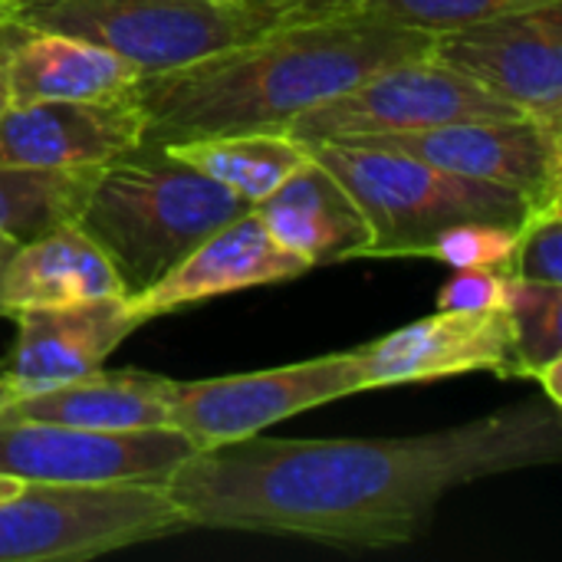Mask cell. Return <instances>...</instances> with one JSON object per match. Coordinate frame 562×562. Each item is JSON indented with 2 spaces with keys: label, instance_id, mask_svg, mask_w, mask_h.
<instances>
[{
  "label": "cell",
  "instance_id": "cell-1",
  "mask_svg": "<svg viewBox=\"0 0 562 562\" xmlns=\"http://www.w3.org/2000/svg\"><path fill=\"white\" fill-rule=\"evenodd\" d=\"M560 458L562 408L530 398L408 438L250 435L194 451L161 491L198 530L385 550L412 543L451 491Z\"/></svg>",
  "mask_w": 562,
  "mask_h": 562
},
{
  "label": "cell",
  "instance_id": "cell-2",
  "mask_svg": "<svg viewBox=\"0 0 562 562\" xmlns=\"http://www.w3.org/2000/svg\"><path fill=\"white\" fill-rule=\"evenodd\" d=\"M428 49L431 36L349 10L280 23L198 63L138 76L128 92L145 115V142L283 132L366 76Z\"/></svg>",
  "mask_w": 562,
  "mask_h": 562
},
{
  "label": "cell",
  "instance_id": "cell-3",
  "mask_svg": "<svg viewBox=\"0 0 562 562\" xmlns=\"http://www.w3.org/2000/svg\"><path fill=\"white\" fill-rule=\"evenodd\" d=\"M244 211L247 201L161 142H138L95 168L72 224L109 257L125 293L138 296Z\"/></svg>",
  "mask_w": 562,
  "mask_h": 562
},
{
  "label": "cell",
  "instance_id": "cell-4",
  "mask_svg": "<svg viewBox=\"0 0 562 562\" xmlns=\"http://www.w3.org/2000/svg\"><path fill=\"white\" fill-rule=\"evenodd\" d=\"M306 148L366 214L372 234L366 257H425L448 227H524L530 217V204L517 191L461 178L392 148L349 142H316Z\"/></svg>",
  "mask_w": 562,
  "mask_h": 562
},
{
  "label": "cell",
  "instance_id": "cell-5",
  "mask_svg": "<svg viewBox=\"0 0 562 562\" xmlns=\"http://www.w3.org/2000/svg\"><path fill=\"white\" fill-rule=\"evenodd\" d=\"M0 23L86 40L151 76L240 46L283 20L247 0H7Z\"/></svg>",
  "mask_w": 562,
  "mask_h": 562
},
{
  "label": "cell",
  "instance_id": "cell-6",
  "mask_svg": "<svg viewBox=\"0 0 562 562\" xmlns=\"http://www.w3.org/2000/svg\"><path fill=\"white\" fill-rule=\"evenodd\" d=\"M188 530L161 487L20 484L0 497V562L95 560Z\"/></svg>",
  "mask_w": 562,
  "mask_h": 562
},
{
  "label": "cell",
  "instance_id": "cell-7",
  "mask_svg": "<svg viewBox=\"0 0 562 562\" xmlns=\"http://www.w3.org/2000/svg\"><path fill=\"white\" fill-rule=\"evenodd\" d=\"M520 115L514 105L491 95L474 79L418 56L392 63L352 89L326 99L323 105L293 119L283 132L303 145L316 142H369L385 135H405L468 119H510Z\"/></svg>",
  "mask_w": 562,
  "mask_h": 562
},
{
  "label": "cell",
  "instance_id": "cell-8",
  "mask_svg": "<svg viewBox=\"0 0 562 562\" xmlns=\"http://www.w3.org/2000/svg\"><path fill=\"white\" fill-rule=\"evenodd\" d=\"M356 392H362L356 349L247 375L198 382L171 379L168 425L181 431L194 451H204L260 435L300 412Z\"/></svg>",
  "mask_w": 562,
  "mask_h": 562
},
{
  "label": "cell",
  "instance_id": "cell-9",
  "mask_svg": "<svg viewBox=\"0 0 562 562\" xmlns=\"http://www.w3.org/2000/svg\"><path fill=\"white\" fill-rule=\"evenodd\" d=\"M194 445L175 428L86 431L53 422L0 418V477L20 484L165 487Z\"/></svg>",
  "mask_w": 562,
  "mask_h": 562
},
{
  "label": "cell",
  "instance_id": "cell-10",
  "mask_svg": "<svg viewBox=\"0 0 562 562\" xmlns=\"http://www.w3.org/2000/svg\"><path fill=\"white\" fill-rule=\"evenodd\" d=\"M428 56L562 132V0L438 33Z\"/></svg>",
  "mask_w": 562,
  "mask_h": 562
},
{
  "label": "cell",
  "instance_id": "cell-11",
  "mask_svg": "<svg viewBox=\"0 0 562 562\" xmlns=\"http://www.w3.org/2000/svg\"><path fill=\"white\" fill-rule=\"evenodd\" d=\"M349 145L392 148L461 178L517 191L530 211L562 204V132L530 115L468 119Z\"/></svg>",
  "mask_w": 562,
  "mask_h": 562
},
{
  "label": "cell",
  "instance_id": "cell-12",
  "mask_svg": "<svg viewBox=\"0 0 562 562\" xmlns=\"http://www.w3.org/2000/svg\"><path fill=\"white\" fill-rule=\"evenodd\" d=\"M356 362L362 392L438 382L468 372L520 379L514 329L504 306L481 313L438 310L435 316H425L369 346H359Z\"/></svg>",
  "mask_w": 562,
  "mask_h": 562
},
{
  "label": "cell",
  "instance_id": "cell-13",
  "mask_svg": "<svg viewBox=\"0 0 562 562\" xmlns=\"http://www.w3.org/2000/svg\"><path fill=\"white\" fill-rule=\"evenodd\" d=\"M138 142H145V115L132 92L115 99L13 102L0 115V165L10 168H102Z\"/></svg>",
  "mask_w": 562,
  "mask_h": 562
},
{
  "label": "cell",
  "instance_id": "cell-14",
  "mask_svg": "<svg viewBox=\"0 0 562 562\" xmlns=\"http://www.w3.org/2000/svg\"><path fill=\"white\" fill-rule=\"evenodd\" d=\"M16 342L0 362V398L33 395L82 379L109 359L138 326L128 296L13 313Z\"/></svg>",
  "mask_w": 562,
  "mask_h": 562
},
{
  "label": "cell",
  "instance_id": "cell-15",
  "mask_svg": "<svg viewBox=\"0 0 562 562\" xmlns=\"http://www.w3.org/2000/svg\"><path fill=\"white\" fill-rule=\"evenodd\" d=\"M310 270L313 267L303 257L290 254L283 244L273 240V234L260 224L254 211H244L240 217L227 221L211 237H204L158 283H151L148 290L128 300L135 316L148 323L181 306H194L250 286L296 280Z\"/></svg>",
  "mask_w": 562,
  "mask_h": 562
},
{
  "label": "cell",
  "instance_id": "cell-16",
  "mask_svg": "<svg viewBox=\"0 0 562 562\" xmlns=\"http://www.w3.org/2000/svg\"><path fill=\"white\" fill-rule=\"evenodd\" d=\"M0 72L13 102L115 99L138 82V69L86 40L0 23Z\"/></svg>",
  "mask_w": 562,
  "mask_h": 562
},
{
  "label": "cell",
  "instance_id": "cell-17",
  "mask_svg": "<svg viewBox=\"0 0 562 562\" xmlns=\"http://www.w3.org/2000/svg\"><path fill=\"white\" fill-rule=\"evenodd\" d=\"M260 224L310 267L366 257L369 221L349 191L316 158L296 168L277 191L250 204Z\"/></svg>",
  "mask_w": 562,
  "mask_h": 562
},
{
  "label": "cell",
  "instance_id": "cell-18",
  "mask_svg": "<svg viewBox=\"0 0 562 562\" xmlns=\"http://www.w3.org/2000/svg\"><path fill=\"white\" fill-rule=\"evenodd\" d=\"M171 379L138 369H95L82 379L0 398V418L53 422L86 431H148L168 425Z\"/></svg>",
  "mask_w": 562,
  "mask_h": 562
},
{
  "label": "cell",
  "instance_id": "cell-19",
  "mask_svg": "<svg viewBox=\"0 0 562 562\" xmlns=\"http://www.w3.org/2000/svg\"><path fill=\"white\" fill-rule=\"evenodd\" d=\"M102 296H128L109 257L72 224H56L16 244L0 290V313L33 306H66Z\"/></svg>",
  "mask_w": 562,
  "mask_h": 562
},
{
  "label": "cell",
  "instance_id": "cell-20",
  "mask_svg": "<svg viewBox=\"0 0 562 562\" xmlns=\"http://www.w3.org/2000/svg\"><path fill=\"white\" fill-rule=\"evenodd\" d=\"M165 148L247 204H257L260 198L277 191L296 168L310 161V148L286 132L211 135L171 142Z\"/></svg>",
  "mask_w": 562,
  "mask_h": 562
},
{
  "label": "cell",
  "instance_id": "cell-21",
  "mask_svg": "<svg viewBox=\"0 0 562 562\" xmlns=\"http://www.w3.org/2000/svg\"><path fill=\"white\" fill-rule=\"evenodd\" d=\"M504 310L514 329L520 379L543 385L547 398L562 408V286L507 277Z\"/></svg>",
  "mask_w": 562,
  "mask_h": 562
},
{
  "label": "cell",
  "instance_id": "cell-22",
  "mask_svg": "<svg viewBox=\"0 0 562 562\" xmlns=\"http://www.w3.org/2000/svg\"><path fill=\"white\" fill-rule=\"evenodd\" d=\"M95 168L86 171H40L0 165V237L16 244L43 231L76 221Z\"/></svg>",
  "mask_w": 562,
  "mask_h": 562
},
{
  "label": "cell",
  "instance_id": "cell-23",
  "mask_svg": "<svg viewBox=\"0 0 562 562\" xmlns=\"http://www.w3.org/2000/svg\"><path fill=\"white\" fill-rule=\"evenodd\" d=\"M543 3H557V0H359L356 10L392 26L438 36L497 13H514Z\"/></svg>",
  "mask_w": 562,
  "mask_h": 562
},
{
  "label": "cell",
  "instance_id": "cell-24",
  "mask_svg": "<svg viewBox=\"0 0 562 562\" xmlns=\"http://www.w3.org/2000/svg\"><path fill=\"white\" fill-rule=\"evenodd\" d=\"M520 227L501 224H458L435 237L425 257H435L454 270H497L510 277Z\"/></svg>",
  "mask_w": 562,
  "mask_h": 562
},
{
  "label": "cell",
  "instance_id": "cell-25",
  "mask_svg": "<svg viewBox=\"0 0 562 562\" xmlns=\"http://www.w3.org/2000/svg\"><path fill=\"white\" fill-rule=\"evenodd\" d=\"M510 277L562 286V204L530 211L517 234Z\"/></svg>",
  "mask_w": 562,
  "mask_h": 562
},
{
  "label": "cell",
  "instance_id": "cell-26",
  "mask_svg": "<svg viewBox=\"0 0 562 562\" xmlns=\"http://www.w3.org/2000/svg\"><path fill=\"white\" fill-rule=\"evenodd\" d=\"M507 277L497 270H458L438 293V310L481 313L504 306Z\"/></svg>",
  "mask_w": 562,
  "mask_h": 562
},
{
  "label": "cell",
  "instance_id": "cell-27",
  "mask_svg": "<svg viewBox=\"0 0 562 562\" xmlns=\"http://www.w3.org/2000/svg\"><path fill=\"white\" fill-rule=\"evenodd\" d=\"M247 3L280 16L283 23H293V20H319V16L349 13L356 10L359 0H247Z\"/></svg>",
  "mask_w": 562,
  "mask_h": 562
},
{
  "label": "cell",
  "instance_id": "cell-28",
  "mask_svg": "<svg viewBox=\"0 0 562 562\" xmlns=\"http://www.w3.org/2000/svg\"><path fill=\"white\" fill-rule=\"evenodd\" d=\"M13 250H16V240L0 237V290H3V273H7V263H10ZM0 316H3V313H0Z\"/></svg>",
  "mask_w": 562,
  "mask_h": 562
},
{
  "label": "cell",
  "instance_id": "cell-29",
  "mask_svg": "<svg viewBox=\"0 0 562 562\" xmlns=\"http://www.w3.org/2000/svg\"><path fill=\"white\" fill-rule=\"evenodd\" d=\"M20 491V481H10V477H0V497H10Z\"/></svg>",
  "mask_w": 562,
  "mask_h": 562
},
{
  "label": "cell",
  "instance_id": "cell-30",
  "mask_svg": "<svg viewBox=\"0 0 562 562\" xmlns=\"http://www.w3.org/2000/svg\"><path fill=\"white\" fill-rule=\"evenodd\" d=\"M7 105H10V89H7V82H3V72H0V115L7 112Z\"/></svg>",
  "mask_w": 562,
  "mask_h": 562
},
{
  "label": "cell",
  "instance_id": "cell-31",
  "mask_svg": "<svg viewBox=\"0 0 562 562\" xmlns=\"http://www.w3.org/2000/svg\"><path fill=\"white\" fill-rule=\"evenodd\" d=\"M3 3H7V0H0V10H3Z\"/></svg>",
  "mask_w": 562,
  "mask_h": 562
}]
</instances>
